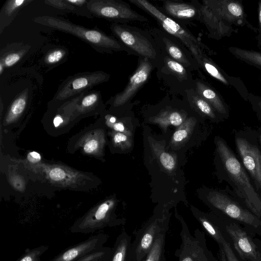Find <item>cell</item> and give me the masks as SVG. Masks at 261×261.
<instances>
[{"label":"cell","mask_w":261,"mask_h":261,"mask_svg":"<svg viewBox=\"0 0 261 261\" xmlns=\"http://www.w3.org/2000/svg\"><path fill=\"white\" fill-rule=\"evenodd\" d=\"M33 21L51 29L71 34L90 45L100 53L111 54L125 51L124 47L115 38L98 29H91L74 24L62 17L42 16Z\"/></svg>","instance_id":"1"},{"label":"cell","mask_w":261,"mask_h":261,"mask_svg":"<svg viewBox=\"0 0 261 261\" xmlns=\"http://www.w3.org/2000/svg\"><path fill=\"white\" fill-rule=\"evenodd\" d=\"M44 3L48 6L78 16L92 19L94 17L88 9H83L73 6L67 0H46Z\"/></svg>","instance_id":"31"},{"label":"cell","mask_w":261,"mask_h":261,"mask_svg":"<svg viewBox=\"0 0 261 261\" xmlns=\"http://www.w3.org/2000/svg\"><path fill=\"white\" fill-rule=\"evenodd\" d=\"M209 203L224 220L241 225L250 234L261 237V219L239 203L218 192L207 196Z\"/></svg>","instance_id":"5"},{"label":"cell","mask_w":261,"mask_h":261,"mask_svg":"<svg viewBox=\"0 0 261 261\" xmlns=\"http://www.w3.org/2000/svg\"><path fill=\"white\" fill-rule=\"evenodd\" d=\"M114 202L105 201L95 206L84 216L76 220L69 230L72 233L88 234L107 227H113L123 224L113 215Z\"/></svg>","instance_id":"7"},{"label":"cell","mask_w":261,"mask_h":261,"mask_svg":"<svg viewBox=\"0 0 261 261\" xmlns=\"http://www.w3.org/2000/svg\"><path fill=\"white\" fill-rule=\"evenodd\" d=\"M110 77L109 74L102 71L76 73L69 76L61 84L51 101H68L93 87L107 82Z\"/></svg>","instance_id":"10"},{"label":"cell","mask_w":261,"mask_h":261,"mask_svg":"<svg viewBox=\"0 0 261 261\" xmlns=\"http://www.w3.org/2000/svg\"><path fill=\"white\" fill-rule=\"evenodd\" d=\"M100 146V142L98 138L91 137L85 141L83 145V149L87 153H94L98 151Z\"/></svg>","instance_id":"36"},{"label":"cell","mask_w":261,"mask_h":261,"mask_svg":"<svg viewBox=\"0 0 261 261\" xmlns=\"http://www.w3.org/2000/svg\"><path fill=\"white\" fill-rule=\"evenodd\" d=\"M230 244L243 261H261V241L253 238L240 224L226 220Z\"/></svg>","instance_id":"12"},{"label":"cell","mask_w":261,"mask_h":261,"mask_svg":"<svg viewBox=\"0 0 261 261\" xmlns=\"http://www.w3.org/2000/svg\"><path fill=\"white\" fill-rule=\"evenodd\" d=\"M201 68L224 85L234 88L244 99L247 100L249 92L241 79L227 74L206 54L202 58Z\"/></svg>","instance_id":"19"},{"label":"cell","mask_w":261,"mask_h":261,"mask_svg":"<svg viewBox=\"0 0 261 261\" xmlns=\"http://www.w3.org/2000/svg\"><path fill=\"white\" fill-rule=\"evenodd\" d=\"M160 160L163 166L168 170H172L175 166L173 157L166 152H163L160 155Z\"/></svg>","instance_id":"38"},{"label":"cell","mask_w":261,"mask_h":261,"mask_svg":"<svg viewBox=\"0 0 261 261\" xmlns=\"http://www.w3.org/2000/svg\"><path fill=\"white\" fill-rule=\"evenodd\" d=\"M215 15L231 25L246 27L254 33L257 29L247 20L242 3L237 0H202Z\"/></svg>","instance_id":"14"},{"label":"cell","mask_w":261,"mask_h":261,"mask_svg":"<svg viewBox=\"0 0 261 261\" xmlns=\"http://www.w3.org/2000/svg\"><path fill=\"white\" fill-rule=\"evenodd\" d=\"M179 220L181 243L175 253L178 261H219L208 249L204 233L197 229L194 236L186 222L181 218Z\"/></svg>","instance_id":"8"},{"label":"cell","mask_w":261,"mask_h":261,"mask_svg":"<svg viewBox=\"0 0 261 261\" xmlns=\"http://www.w3.org/2000/svg\"><path fill=\"white\" fill-rule=\"evenodd\" d=\"M109 121L111 123H115L116 121V118L115 117L111 116V117H109Z\"/></svg>","instance_id":"48"},{"label":"cell","mask_w":261,"mask_h":261,"mask_svg":"<svg viewBox=\"0 0 261 261\" xmlns=\"http://www.w3.org/2000/svg\"><path fill=\"white\" fill-rule=\"evenodd\" d=\"M247 100L250 102L254 110L261 117V96L249 93Z\"/></svg>","instance_id":"41"},{"label":"cell","mask_w":261,"mask_h":261,"mask_svg":"<svg viewBox=\"0 0 261 261\" xmlns=\"http://www.w3.org/2000/svg\"><path fill=\"white\" fill-rule=\"evenodd\" d=\"M161 10L172 19L178 20H198V10L191 3H187L173 1H164Z\"/></svg>","instance_id":"22"},{"label":"cell","mask_w":261,"mask_h":261,"mask_svg":"<svg viewBox=\"0 0 261 261\" xmlns=\"http://www.w3.org/2000/svg\"><path fill=\"white\" fill-rule=\"evenodd\" d=\"M194 89L197 93L208 102L216 112L227 116L228 109L227 105L220 94L213 87L200 79H194Z\"/></svg>","instance_id":"23"},{"label":"cell","mask_w":261,"mask_h":261,"mask_svg":"<svg viewBox=\"0 0 261 261\" xmlns=\"http://www.w3.org/2000/svg\"><path fill=\"white\" fill-rule=\"evenodd\" d=\"M87 8L93 17L113 22H146L148 19L133 10L127 3L120 0H89Z\"/></svg>","instance_id":"9"},{"label":"cell","mask_w":261,"mask_h":261,"mask_svg":"<svg viewBox=\"0 0 261 261\" xmlns=\"http://www.w3.org/2000/svg\"><path fill=\"white\" fill-rule=\"evenodd\" d=\"M198 10V21L206 27L210 38L219 40L224 37H229L238 30L215 15L210 9L197 0L191 2Z\"/></svg>","instance_id":"16"},{"label":"cell","mask_w":261,"mask_h":261,"mask_svg":"<svg viewBox=\"0 0 261 261\" xmlns=\"http://www.w3.org/2000/svg\"><path fill=\"white\" fill-rule=\"evenodd\" d=\"M158 46L161 52L180 63L189 70H198V63L189 50L176 38L162 29H146Z\"/></svg>","instance_id":"11"},{"label":"cell","mask_w":261,"mask_h":261,"mask_svg":"<svg viewBox=\"0 0 261 261\" xmlns=\"http://www.w3.org/2000/svg\"><path fill=\"white\" fill-rule=\"evenodd\" d=\"M65 49L56 48L48 53L45 57L44 62L48 65H54L60 62L65 56Z\"/></svg>","instance_id":"35"},{"label":"cell","mask_w":261,"mask_h":261,"mask_svg":"<svg viewBox=\"0 0 261 261\" xmlns=\"http://www.w3.org/2000/svg\"><path fill=\"white\" fill-rule=\"evenodd\" d=\"M113 140L115 145L122 148H127L130 145V141L129 138L123 133L116 132L113 136Z\"/></svg>","instance_id":"37"},{"label":"cell","mask_w":261,"mask_h":261,"mask_svg":"<svg viewBox=\"0 0 261 261\" xmlns=\"http://www.w3.org/2000/svg\"><path fill=\"white\" fill-rule=\"evenodd\" d=\"M128 1L154 18L161 29L178 39L189 50L200 68L202 58L212 51L202 41L174 19L165 14L160 9L146 0Z\"/></svg>","instance_id":"3"},{"label":"cell","mask_w":261,"mask_h":261,"mask_svg":"<svg viewBox=\"0 0 261 261\" xmlns=\"http://www.w3.org/2000/svg\"><path fill=\"white\" fill-rule=\"evenodd\" d=\"M154 68L155 64L149 59L139 58L137 67L123 90L112 97L107 103L114 108L127 105L148 81Z\"/></svg>","instance_id":"13"},{"label":"cell","mask_w":261,"mask_h":261,"mask_svg":"<svg viewBox=\"0 0 261 261\" xmlns=\"http://www.w3.org/2000/svg\"><path fill=\"white\" fill-rule=\"evenodd\" d=\"M169 221L165 217H153L136 232L132 242L133 261H142L152 247L155 239Z\"/></svg>","instance_id":"15"},{"label":"cell","mask_w":261,"mask_h":261,"mask_svg":"<svg viewBox=\"0 0 261 261\" xmlns=\"http://www.w3.org/2000/svg\"><path fill=\"white\" fill-rule=\"evenodd\" d=\"M28 161L32 163H36L41 161L40 154L36 151L31 152L27 155Z\"/></svg>","instance_id":"44"},{"label":"cell","mask_w":261,"mask_h":261,"mask_svg":"<svg viewBox=\"0 0 261 261\" xmlns=\"http://www.w3.org/2000/svg\"><path fill=\"white\" fill-rule=\"evenodd\" d=\"M236 143L244 166L261 190V154L258 148L242 138H237Z\"/></svg>","instance_id":"17"},{"label":"cell","mask_w":261,"mask_h":261,"mask_svg":"<svg viewBox=\"0 0 261 261\" xmlns=\"http://www.w3.org/2000/svg\"><path fill=\"white\" fill-rule=\"evenodd\" d=\"M221 246L224 250L227 261H243L238 255L230 243L226 242Z\"/></svg>","instance_id":"39"},{"label":"cell","mask_w":261,"mask_h":261,"mask_svg":"<svg viewBox=\"0 0 261 261\" xmlns=\"http://www.w3.org/2000/svg\"><path fill=\"white\" fill-rule=\"evenodd\" d=\"M4 68V66L3 65L0 63V73L2 74L3 73V69Z\"/></svg>","instance_id":"49"},{"label":"cell","mask_w":261,"mask_h":261,"mask_svg":"<svg viewBox=\"0 0 261 261\" xmlns=\"http://www.w3.org/2000/svg\"><path fill=\"white\" fill-rule=\"evenodd\" d=\"M257 12L258 20V35L257 36V46L261 48V0H259L258 2Z\"/></svg>","instance_id":"42"},{"label":"cell","mask_w":261,"mask_h":261,"mask_svg":"<svg viewBox=\"0 0 261 261\" xmlns=\"http://www.w3.org/2000/svg\"><path fill=\"white\" fill-rule=\"evenodd\" d=\"M195 119L190 118L187 119L175 132L172 139L174 142H180L186 139L189 135L190 128L193 126Z\"/></svg>","instance_id":"34"},{"label":"cell","mask_w":261,"mask_h":261,"mask_svg":"<svg viewBox=\"0 0 261 261\" xmlns=\"http://www.w3.org/2000/svg\"><path fill=\"white\" fill-rule=\"evenodd\" d=\"M67 1L76 7L83 9H88L87 8V5L89 1L87 0H67Z\"/></svg>","instance_id":"43"},{"label":"cell","mask_w":261,"mask_h":261,"mask_svg":"<svg viewBox=\"0 0 261 261\" xmlns=\"http://www.w3.org/2000/svg\"><path fill=\"white\" fill-rule=\"evenodd\" d=\"M164 109L153 117V121L162 126L166 127L169 125L174 126L180 125L184 121V117L181 113L172 109Z\"/></svg>","instance_id":"29"},{"label":"cell","mask_w":261,"mask_h":261,"mask_svg":"<svg viewBox=\"0 0 261 261\" xmlns=\"http://www.w3.org/2000/svg\"><path fill=\"white\" fill-rule=\"evenodd\" d=\"M260 144H261V135L260 136Z\"/></svg>","instance_id":"50"},{"label":"cell","mask_w":261,"mask_h":261,"mask_svg":"<svg viewBox=\"0 0 261 261\" xmlns=\"http://www.w3.org/2000/svg\"><path fill=\"white\" fill-rule=\"evenodd\" d=\"M216 146L225 169L238 195L248 209L261 219V199L242 165L223 140H217Z\"/></svg>","instance_id":"2"},{"label":"cell","mask_w":261,"mask_h":261,"mask_svg":"<svg viewBox=\"0 0 261 261\" xmlns=\"http://www.w3.org/2000/svg\"><path fill=\"white\" fill-rule=\"evenodd\" d=\"M194 214L202 227L218 245L222 246L226 242L230 243L226 230V220L218 215H208L199 212Z\"/></svg>","instance_id":"20"},{"label":"cell","mask_w":261,"mask_h":261,"mask_svg":"<svg viewBox=\"0 0 261 261\" xmlns=\"http://www.w3.org/2000/svg\"><path fill=\"white\" fill-rule=\"evenodd\" d=\"M21 56L19 53L13 52L8 54L3 59H1L0 63L3 65L4 67H10L18 62Z\"/></svg>","instance_id":"40"},{"label":"cell","mask_w":261,"mask_h":261,"mask_svg":"<svg viewBox=\"0 0 261 261\" xmlns=\"http://www.w3.org/2000/svg\"><path fill=\"white\" fill-rule=\"evenodd\" d=\"M48 249L45 245L28 249L17 261H40L41 256Z\"/></svg>","instance_id":"33"},{"label":"cell","mask_w":261,"mask_h":261,"mask_svg":"<svg viewBox=\"0 0 261 261\" xmlns=\"http://www.w3.org/2000/svg\"><path fill=\"white\" fill-rule=\"evenodd\" d=\"M63 121L62 117L60 115H57L54 118L53 123L55 127H58L62 123Z\"/></svg>","instance_id":"47"},{"label":"cell","mask_w":261,"mask_h":261,"mask_svg":"<svg viewBox=\"0 0 261 261\" xmlns=\"http://www.w3.org/2000/svg\"><path fill=\"white\" fill-rule=\"evenodd\" d=\"M113 128L117 132H125V127L123 123L121 122H116L113 124Z\"/></svg>","instance_id":"45"},{"label":"cell","mask_w":261,"mask_h":261,"mask_svg":"<svg viewBox=\"0 0 261 261\" xmlns=\"http://www.w3.org/2000/svg\"><path fill=\"white\" fill-rule=\"evenodd\" d=\"M161 53V60L155 68L156 75L169 92L182 96L186 90L194 88L195 79L192 71L166 54Z\"/></svg>","instance_id":"6"},{"label":"cell","mask_w":261,"mask_h":261,"mask_svg":"<svg viewBox=\"0 0 261 261\" xmlns=\"http://www.w3.org/2000/svg\"><path fill=\"white\" fill-rule=\"evenodd\" d=\"M219 246V261H227L226 256L222 247L220 245Z\"/></svg>","instance_id":"46"},{"label":"cell","mask_w":261,"mask_h":261,"mask_svg":"<svg viewBox=\"0 0 261 261\" xmlns=\"http://www.w3.org/2000/svg\"><path fill=\"white\" fill-rule=\"evenodd\" d=\"M32 0H9L6 2L0 12V33L11 23L19 11Z\"/></svg>","instance_id":"25"},{"label":"cell","mask_w":261,"mask_h":261,"mask_svg":"<svg viewBox=\"0 0 261 261\" xmlns=\"http://www.w3.org/2000/svg\"><path fill=\"white\" fill-rule=\"evenodd\" d=\"M260 79H261V77H260Z\"/></svg>","instance_id":"51"},{"label":"cell","mask_w":261,"mask_h":261,"mask_svg":"<svg viewBox=\"0 0 261 261\" xmlns=\"http://www.w3.org/2000/svg\"><path fill=\"white\" fill-rule=\"evenodd\" d=\"M132 242L131 237L123 230L112 247L109 261H133Z\"/></svg>","instance_id":"24"},{"label":"cell","mask_w":261,"mask_h":261,"mask_svg":"<svg viewBox=\"0 0 261 261\" xmlns=\"http://www.w3.org/2000/svg\"><path fill=\"white\" fill-rule=\"evenodd\" d=\"M112 248L103 246L83 256L75 261H109Z\"/></svg>","instance_id":"32"},{"label":"cell","mask_w":261,"mask_h":261,"mask_svg":"<svg viewBox=\"0 0 261 261\" xmlns=\"http://www.w3.org/2000/svg\"><path fill=\"white\" fill-rule=\"evenodd\" d=\"M103 106L100 92L92 90L83 92L67 101L64 109L73 110L75 114H83L97 110Z\"/></svg>","instance_id":"21"},{"label":"cell","mask_w":261,"mask_h":261,"mask_svg":"<svg viewBox=\"0 0 261 261\" xmlns=\"http://www.w3.org/2000/svg\"><path fill=\"white\" fill-rule=\"evenodd\" d=\"M229 53L236 58L261 70V53L238 47L230 46Z\"/></svg>","instance_id":"28"},{"label":"cell","mask_w":261,"mask_h":261,"mask_svg":"<svg viewBox=\"0 0 261 261\" xmlns=\"http://www.w3.org/2000/svg\"><path fill=\"white\" fill-rule=\"evenodd\" d=\"M108 236L99 233L61 252L50 261H75L83 256L104 246Z\"/></svg>","instance_id":"18"},{"label":"cell","mask_w":261,"mask_h":261,"mask_svg":"<svg viewBox=\"0 0 261 261\" xmlns=\"http://www.w3.org/2000/svg\"><path fill=\"white\" fill-rule=\"evenodd\" d=\"M113 34L128 54L145 58L151 61L155 68L162 59L161 51L153 39L146 30L126 23L113 22L110 26Z\"/></svg>","instance_id":"4"},{"label":"cell","mask_w":261,"mask_h":261,"mask_svg":"<svg viewBox=\"0 0 261 261\" xmlns=\"http://www.w3.org/2000/svg\"><path fill=\"white\" fill-rule=\"evenodd\" d=\"M182 96L190 106L199 113L211 119L216 118V111L194 88L186 90Z\"/></svg>","instance_id":"26"},{"label":"cell","mask_w":261,"mask_h":261,"mask_svg":"<svg viewBox=\"0 0 261 261\" xmlns=\"http://www.w3.org/2000/svg\"><path fill=\"white\" fill-rule=\"evenodd\" d=\"M29 90L23 91L12 102L5 118L6 123H11L18 118L24 111L27 103Z\"/></svg>","instance_id":"30"},{"label":"cell","mask_w":261,"mask_h":261,"mask_svg":"<svg viewBox=\"0 0 261 261\" xmlns=\"http://www.w3.org/2000/svg\"><path fill=\"white\" fill-rule=\"evenodd\" d=\"M168 228L169 221L157 235L152 247L142 261H166L165 239Z\"/></svg>","instance_id":"27"}]
</instances>
